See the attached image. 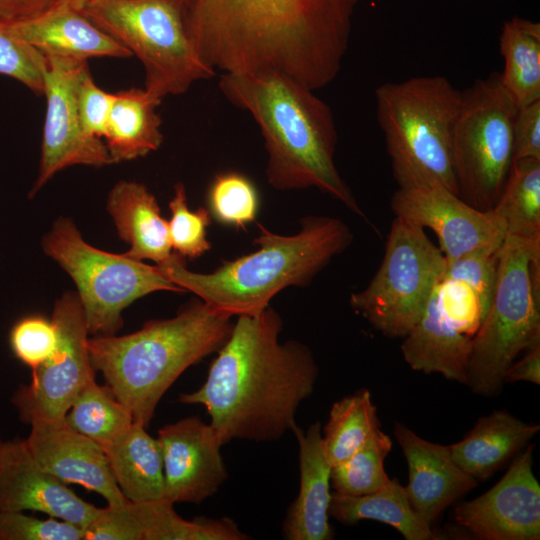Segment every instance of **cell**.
Segmentation results:
<instances>
[{"instance_id":"obj_2","label":"cell","mask_w":540,"mask_h":540,"mask_svg":"<svg viewBox=\"0 0 540 540\" xmlns=\"http://www.w3.org/2000/svg\"><path fill=\"white\" fill-rule=\"evenodd\" d=\"M218 85L231 104L257 123L268 155L267 181L274 189L315 187L365 218L336 168L332 110L314 90L275 71L223 73Z\"/></svg>"},{"instance_id":"obj_9","label":"cell","mask_w":540,"mask_h":540,"mask_svg":"<svg viewBox=\"0 0 540 540\" xmlns=\"http://www.w3.org/2000/svg\"><path fill=\"white\" fill-rule=\"evenodd\" d=\"M517 105L499 73L477 79L462 91L452 159L459 197L481 211L496 205L514 160Z\"/></svg>"},{"instance_id":"obj_33","label":"cell","mask_w":540,"mask_h":540,"mask_svg":"<svg viewBox=\"0 0 540 540\" xmlns=\"http://www.w3.org/2000/svg\"><path fill=\"white\" fill-rule=\"evenodd\" d=\"M211 217L235 228L255 221L259 210V194L254 183L244 174L234 171L215 176L207 192Z\"/></svg>"},{"instance_id":"obj_12","label":"cell","mask_w":540,"mask_h":540,"mask_svg":"<svg viewBox=\"0 0 540 540\" xmlns=\"http://www.w3.org/2000/svg\"><path fill=\"white\" fill-rule=\"evenodd\" d=\"M45 56L44 89L46 113L42 131L39 171L29 198L59 171L74 165L102 167L113 164L104 141L82 128L76 82L87 61Z\"/></svg>"},{"instance_id":"obj_17","label":"cell","mask_w":540,"mask_h":540,"mask_svg":"<svg viewBox=\"0 0 540 540\" xmlns=\"http://www.w3.org/2000/svg\"><path fill=\"white\" fill-rule=\"evenodd\" d=\"M26 444L37 462L61 481L79 484L109 506L126 503L103 448L72 429L64 419H35Z\"/></svg>"},{"instance_id":"obj_21","label":"cell","mask_w":540,"mask_h":540,"mask_svg":"<svg viewBox=\"0 0 540 540\" xmlns=\"http://www.w3.org/2000/svg\"><path fill=\"white\" fill-rule=\"evenodd\" d=\"M106 208L119 237L129 245V258L156 264L168 260L171 252L168 221L156 197L136 181L121 180L109 191Z\"/></svg>"},{"instance_id":"obj_45","label":"cell","mask_w":540,"mask_h":540,"mask_svg":"<svg viewBox=\"0 0 540 540\" xmlns=\"http://www.w3.org/2000/svg\"><path fill=\"white\" fill-rule=\"evenodd\" d=\"M183 1L187 4L188 9H189V7H190L193 0H183Z\"/></svg>"},{"instance_id":"obj_16","label":"cell","mask_w":540,"mask_h":540,"mask_svg":"<svg viewBox=\"0 0 540 540\" xmlns=\"http://www.w3.org/2000/svg\"><path fill=\"white\" fill-rule=\"evenodd\" d=\"M102 508L84 501L59 478L44 469L26 441H3L0 449V511H36L84 530Z\"/></svg>"},{"instance_id":"obj_6","label":"cell","mask_w":540,"mask_h":540,"mask_svg":"<svg viewBox=\"0 0 540 540\" xmlns=\"http://www.w3.org/2000/svg\"><path fill=\"white\" fill-rule=\"evenodd\" d=\"M540 345V243L505 237L498 252L495 287L472 337L467 385L482 396L502 390L517 355Z\"/></svg>"},{"instance_id":"obj_10","label":"cell","mask_w":540,"mask_h":540,"mask_svg":"<svg viewBox=\"0 0 540 540\" xmlns=\"http://www.w3.org/2000/svg\"><path fill=\"white\" fill-rule=\"evenodd\" d=\"M446 258L423 228L395 217L383 260L368 285L352 293V309L390 338H403L420 319Z\"/></svg>"},{"instance_id":"obj_24","label":"cell","mask_w":540,"mask_h":540,"mask_svg":"<svg viewBox=\"0 0 540 540\" xmlns=\"http://www.w3.org/2000/svg\"><path fill=\"white\" fill-rule=\"evenodd\" d=\"M162 99L143 89L114 93L103 141L113 163L156 151L163 142L157 107Z\"/></svg>"},{"instance_id":"obj_38","label":"cell","mask_w":540,"mask_h":540,"mask_svg":"<svg viewBox=\"0 0 540 540\" xmlns=\"http://www.w3.org/2000/svg\"><path fill=\"white\" fill-rule=\"evenodd\" d=\"M500 246H487L455 259H446L442 274L469 285L481 298L486 310L495 287Z\"/></svg>"},{"instance_id":"obj_29","label":"cell","mask_w":540,"mask_h":540,"mask_svg":"<svg viewBox=\"0 0 540 540\" xmlns=\"http://www.w3.org/2000/svg\"><path fill=\"white\" fill-rule=\"evenodd\" d=\"M505 224L506 236L540 243V159H514L492 210Z\"/></svg>"},{"instance_id":"obj_19","label":"cell","mask_w":540,"mask_h":540,"mask_svg":"<svg viewBox=\"0 0 540 540\" xmlns=\"http://www.w3.org/2000/svg\"><path fill=\"white\" fill-rule=\"evenodd\" d=\"M3 24L16 38L47 56L77 61L132 56L125 46L96 27L80 11L60 1L35 17Z\"/></svg>"},{"instance_id":"obj_44","label":"cell","mask_w":540,"mask_h":540,"mask_svg":"<svg viewBox=\"0 0 540 540\" xmlns=\"http://www.w3.org/2000/svg\"><path fill=\"white\" fill-rule=\"evenodd\" d=\"M58 1L64 4H67L71 8L81 12L82 9L90 0H58Z\"/></svg>"},{"instance_id":"obj_23","label":"cell","mask_w":540,"mask_h":540,"mask_svg":"<svg viewBox=\"0 0 540 540\" xmlns=\"http://www.w3.org/2000/svg\"><path fill=\"white\" fill-rule=\"evenodd\" d=\"M540 431L506 410L480 417L462 440L448 446L454 462L476 481L502 468Z\"/></svg>"},{"instance_id":"obj_42","label":"cell","mask_w":540,"mask_h":540,"mask_svg":"<svg viewBox=\"0 0 540 540\" xmlns=\"http://www.w3.org/2000/svg\"><path fill=\"white\" fill-rule=\"evenodd\" d=\"M58 0H0V22L13 23L35 17Z\"/></svg>"},{"instance_id":"obj_46","label":"cell","mask_w":540,"mask_h":540,"mask_svg":"<svg viewBox=\"0 0 540 540\" xmlns=\"http://www.w3.org/2000/svg\"><path fill=\"white\" fill-rule=\"evenodd\" d=\"M2 443H3V440L0 438V449H1Z\"/></svg>"},{"instance_id":"obj_3","label":"cell","mask_w":540,"mask_h":540,"mask_svg":"<svg viewBox=\"0 0 540 540\" xmlns=\"http://www.w3.org/2000/svg\"><path fill=\"white\" fill-rule=\"evenodd\" d=\"M258 249L225 261L211 273H196L173 252L156 264L175 285L231 317L255 315L283 289L308 286L331 260L352 242L349 227L329 216H307L294 235H280L258 224Z\"/></svg>"},{"instance_id":"obj_26","label":"cell","mask_w":540,"mask_h":540,"mask_svg":"<svg viewBox=\"0 0 540 540\" xmlns=\"http://www.w3.org/2000/svg\"><path fill=\"white\" fill-rule=\"evenodd\" d=\"M329 516L347 525L361 520L379 521L395 528L406 540L438 538L431 525L415 512L405 487L397 479H390L380 489L365 495L332 493Z\"/></svg>"},{"instance_id":"obj_37","label":"cell","mask_w":540,"mask_h":540,"mask_svg":"<svg viewBox=\"0 0 540 540\" xmlns=\"http://www.w3.org/2000/svg\"><path fill=\"white\" fill-rule=\"evenodd\" d=\"M57 339L53 322L38 315L21 318L12 326L9 334L12 352L31 371L50 357L56 348Z\"/></svg>"},{"instance_id":"obj_13","label":"cell","mask_w":540,"mask_h":540,"mask_svg":"<svg viewBox=\"0 0 540 540\" xmlns=\"http://www.w3.org/2000/svg\"><path fill=\"white\" fill-rule=\"evenodd\" d=\"M395 217L430 228L447 260L487 246H500L505 224L493 211H481L443 186L398 188L390 203Z\"/></svg>"},{"instance_id":"obj_35","label":"cell","mask_w":540,"mask_h":540,"mask_svg":"<svg viewBox=\"0 0 540 540\" xmlns=\"http://www.w3.org/2000/svg\"><path fill=\"white\" fill-rule=\"evenodd\" d=\"M45 56L11 34L0 22V74L43 95Z\"/></svg>"},{"instance_id":"obj_22","label":"cell","mask_w":540,"mask_h":540,"mask_svg":"<svg viewBox=\"0 0 540 540\" xmlns=\"http://www.w3.org/2000/svg\"><path fill=\"white\" fill-rule=\"evenodd\" d=\"M403 338L402 355L413 370L440 373L446 379L467 385L472 337L460 333L447 321L435 288L420 319Z\"/></svg>"},{"instance_id":"obj_1","label":"cell","mask_w":540,"mask_h":540,"mask_svg":"<svg viewBox=\"0 0 540 540\" xmlns=\"http://www.w3.org/2000/svg\"><path fill=\"white\" fill-rule=\"evenodd\" d=\"M282 328L270 306L238 316L206 381L180 394L179 402L205 407L223 444L279 440L296 426L299 406L313 393L318 377L314 356L299 341L281 342Z\"/></svg>"},{"instance_id":"obj_27","label":"cell","mask_w":540,"mask_h":540,"mask_svg":"<svg viewBox=\"0 0 540 540\" xmlns=\"http://www.w3.org/2000/svg\"><path fill=\"white\" fill-rule=\"evenodd\" d=\"M182 517L167 499L102 508L84 530V540H173Z\"/></svg>"},{"instance_id":"obj_8","label":"cell","mask_w":540,"mask_h":540,"mask_svg":"<svg viewBox=\"0 0 540 540\" xmlns=\"http://www.w3.org/2000/svg\"><path fill=\"white\" fill-rule=\"evenodd\" d=\"M41 246L74 281L88 333L95 336L115 335L123 325L122 311L145 295L186 292L157 265L93 247L70 218L55 220Z\"/></svg>"},{"instance_id":"obj_5","label":"cell","mask_w":540,"mask_h":540,"mask_svg":"<svg viewBox=\"0 0 540 540\" xmlns=\"http://www.w3.org/2000/svg\"><path fill=\"white\" fill-rule=\"evenodd\" d=\"M375 102L399 188L443 186L459 196L452 145L462 91L444 76H416L381 84Z\"/></svg>"},{"instance_id":"obj_25","label":"cell","mask_w":540,"mask_h":540,"mask_svg":"<svg viewBox=\"0 0 540 540\" xmlns=\"http://www.w3.org/2000/svg\"><path fill=\"white\" fill-rule=\"evenodd\" d=\"M102 448L127 500L144 502L165 498L161 449L144 425L134 422L126 432Z\"/></svg>"},{"instance_id":"obj_32","label":"cell","mask_w":540,"mask_h":540,"mask_svg":"<svg viewBox=\"0 0 540 540\" xmlns=\"http://www.w3.org/2000/svg\"><path fill=\"white\" fill-rule=\"evenodd\" d=\"M391 449V438L378 429L362 448L331 468V485L335 492L360 496L386 485L390 478L384 461Z\"/></svg>"},{"instance_id":"obj_28","label":"cell","mask_w":540,"mask_h":540,"mask_svg":"<svg viewBox=\"0 0 540 540\" xmlns=\"http://www.w3.org/2000/svg\"><path fill=\"white\" fill-rule=\"evenodd\" d=\"M500 80L517 106L540 100V24L513 17L500 35Z\"/></svg>"},{"instance_id":"obj_30","label":"cell","mask_w":540,"mask_h":540,"mask_svg":"<svg viewBox=\"0 0 540 540\" xmlns=\"http://www.w3.org/2000/svg\"><path fill=\"white\" fill-rule=\"evenodd\" d=\"M380 429L371 393L361 389L335 402L324 427L322 442L331 467L362 448Z\"/></svg>"},{"instance_id":"obj_11","label":"cell","mask_w":540,"mask_h":540,"mask_svg":"<svg viewBox=\"0 0 540 540\" xmlns=\"http://www.w3.org/2000/svg\"><path fill=\"white\" fill-rule=\"evenodd\" d=\"M51 321L57 345L50 357L32 371L31 382L11 398L20 419H64L80 390L94 379L88 329L77 293L65 292L54 304Z\"/></svg>"},{"instance_id":"obj_31","label":"cell","mask_w":540,"mask_h":540,"mask_svg":"<svg viewBox=\"0 0 540 540\" xmlns=\"http://www.w3.org/2000/svg\"><path fill=\"white\" fill-rule=\"evenodd\" d=\"M64 420L101 447L121 436L134 423L131 413L110 388L98 385L95 378L77 394Z\"/></svg>"},{"instance_id":"obj_4","label":"cell","mask_w":540,"mask_h":540,"mask_svg":"<svg viewBox=\"0 0 540 540\" xmlns=\"http://www.w3.org/2000/svg\"><path fill=\"white\" fill-rule=\"evenodd\" d=\"M231 318L193 300L174 317L150 320L136 332L88 338L91 362L134 422L146 427L176 379L223 346Z\"/></svg>"},{"instance_id":"obj_20","label":"cell","mask_w":540,"mask_h":540,"mask_svg":"<svg viewBox=\"0 0 540 540\" xmlns=\"http://www.w3.org/2000/svg\"><path fill=\"white\" fill-rule=\"evenodd\" d=\"M292 431L299 445L300 486L283 523L284 538L332 539L333 531L329 523L332 467L324 453L321 424L315 422L306 431L296 425Z\"/></svg>"},{"instance_id":"obj_40","label":"cell","mask_w":540,"mask_h":540,"mask_svg":"<svg viewBox=\"0 0 540 540\" xmlns=\"http://www.w3.org/2000/svg\"><path fill=\"white\" fill-rule=\"evenodd\" d=\"M114 100L94 82L88 64L80 70L76 82V104L83 130L92 137L102 139Z\"/></svg>"},{"instance_id":"obj_39","label":"cell","mask_w":540,"mask_h":540,"mask_svg":"<svg viewBox=\"0 0 540 540\" xmlns=\"http://www.w3.org/2000/svg\"><path fill=\"white\" fill-rule=\"evenodd\" d=\"M84 529L50 517L40 519L20 511H0V540H83Z\"/></svg>"},{"instance_id":"obj_41","label":"cell","mask_w":540,"mask_h":540,"mask_svg":"<svg viewBox=\"0 0 540 540\" xmlns=\"http://www.w3.org/2000/svg\"><path fill=\"white\" fill-rule=\"evenodd\" d=\"M513 143L514 159H540V100L517 107Z\"/></svg>"},{"instance_id":"obj_43","label":"cell","mask_w":540,"mask_h":540,"mask_svg":"<svg viewBox=\"0 0 540 540\" xmlns=\"http://www.w3.org/2000/svg\"><path fill=\"white\" fill-rule=\"evenodd\" d=\"M525 356L513 362L504 374V383L517 381H527L540 384V345L528 350Z\"/></svg>"},{"instance_id":"obj_18","label":"cell","mask_w":540,"mask_h":540,"mask_svg":"<svg viewBox=\"0 0 540 540\" xmlns=\"http://www.w3.org/2000/svg\"><path fill=\"white\" fill-rule=\"evenodd\" d=\"M394 435L408 465L409 482L405 489L410 504L422 520L432 525L478 481L454 462L448 446L427 441L398 422Z\"/></svg>"},{"instance_id":"obj_14","label":"cell","mask_w":540,"mask_h":540,"mask_svg":"<svg viewBox=\"0 0 540 540\" xmlns=\"http://www.w3.org/2000/svg\"><path fill=\"white\" fill-rule=\"evenodd\" d=\"M534 444L518 453L487 492L458 505L455 522L482 540H538L540 485L533 474Z\"/></svg>"},{"instance_id":"obj_34","label":"cell","mask_w":540,"mask_h":540,"mask_svg":"<svg viewBox=\"0 0 540 540\" xmlns=\"http://www.w3.org/2000/svg\"><path fill=\"white\" fill-rule=\"evenodd\" d=\"M169 209L168 232L174 253L185 259H196L206 253L211 248L207 239V228L212 218L209 210L204 207L190 210L185 186L180 182L174 186Z\"/></svg>"},{"instance_id":"obj_7","label":"cell","mask_w":540,"mask_h":540,"mask_svg":"<svg viewBox=\"0 0 540 540\" xmlns=\"http://www.w3.org/2000/svg\"><path fill=\"white\" fill-rule=\"evenodd\" d=\"M187 12L183 0H90L81 11L139 59L144 89L159 99L183 94L216 72L196 50Z\"/></svg>"},{"instance_id":"obj_36","label":"cell","mask_w":540,"mask_h":540,"mask_svg":"<svg viewBox=\"0 0 540 540\" xmlns=\"http://www.w3.org/2000/svg\"><path fill=\"white\" fill-rule=\"evenodd\" d=\"M435 290L447 321L460 333L473 337L487 313L478 294L464 282L443 276Z\"/></svg>"},{"instance_id":"obj_15","label":"cell","mask_w":540,"mask_h":540,"mask_svg":"<svg viewBox=\"0 0 540 540\" xmlns=\"http://www.w3.org/2000/svg\"><path fill=\"white\" fill-rule=\"evenodd\" d=\"M162 454L165 499L200 504L228 477L221 454L224 445L211 424L198 416L167 424L156 438Z\"/></svg>"}]
</instances>
